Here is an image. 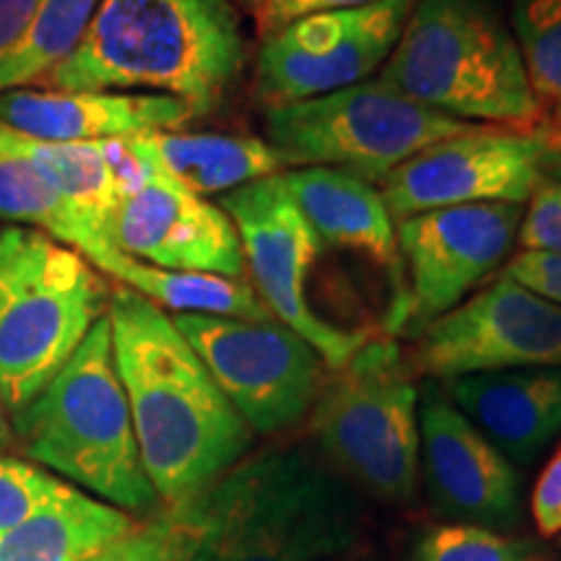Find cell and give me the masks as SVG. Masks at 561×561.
Listing matches in <instances>:
<instances>
[{
  "label": "cell",
  "instance_id": "6da1fadb",
  "mask_svg": "<svg viewBox=\"0 0 561 561\" xmlns=\"http://www.w3.org/2000/svg\"><path fill=\"white\" fill-rule=\"evenodd\" d=\"M107 320L146 476L178 507L248 458L255 434L167 310L117 286Z\"/></svg>",
  "mask_w": 561,
  "mask_h": 561
},
{
  "label": "cell",
  "instance_id": "7a4b0ae2",
  "mask_svg": "<svg viewBox=\"0 0 561 561\" xmlns=\"http://www.w3.org/2000/svg\"><path fill=\"white\" fill-rule=\"evenodd\" d=\"M248 66L229 0H102L76 50L39 83L50 91H136L208 115Z\"/></svg>",
  "mask_w": 561,
  "mask_h": 561
},
{
  "label": "cell",
  "instance_id": "3957f363",
  "mask_svg": "<svg viewBox=\"0 0 561 561\" xmlns=\"http://www.w3.org/2000/svg\"><path fill=\"white\" fill-rule=\"evenodd\" d=\"M24 460L128 515L161 507L140 460L130 405L112 354L107 314L55 380L11 413Z\"/></svg>",
  "mask_w": 561,
  "mask_h": 561
},
{
  "label": "cell",
  "instance_id": "277c9868",
  "mask_svg": "<svg viewBox=\"0 0 561 561\" xmlns=\"http://www.w3.org/2000/svg\"><path fill=\"white\" fill-rule=\"evenodd\" d=\"M380 81L455 121L543 128L500 0H416Z\"/></svg>",
  "mask_w": 561,
  "mask_h": 561
},
{
  "label": "cell",
  "instance_id": "5b68a950",
  "mask_svg": "<svg viewBox=\"0 0 561 561\" xmlns=\"http://www.w3.org/2000/svg\"><path fill=\"white\" fill-rule=\"evenodd\" d=\"M201 496L206 538L195 561H328L359 541L354 491L301 447L248 455Z\"/></svg>",
  "mask_w": 561,
  "mask_h": 561
},
{
  "label": "cell",
  "instance_id": "8992f818",
  "mask_svg": "<svg viewBox=\"0 0 561 561\" xmlns=\"http://www.w3.org/2000/svg\"><path fill=\"white\" fill-rule=\"evenodd\" d=\"M110 289L79 250L32 227L0 229V403L16 413L55 380Z\"/></svg>",
  "mask_w": 561,
  "mask_h": 561
},
{
  "label": "cell",
  "instance_id": "52a82bcc",
  "mask_svg": "<svg viewBox=\"0 0 561 561\" xmlns=\"http://www.w3.org/2000/svg\"><path fill=\"white\" fill-rule=\"evenodd\" d=\"M413 375L401 343L371 335L325 377L310 413V432L328 460L392 504L413 502L421 476V388Z\"/></svg>",
  "mask_w": 561,
  "mask_h": 561
},
{
  "label": "cell",
  "instance_id": "ba28073f",
  "mask_svg": "<svg viewBox=\"0 0 561 561\" xmlns=\"http://www.w3.org/2000/svg\"><path fill=\"white\" fill-rule=\"evenodd\" d=\"M479 128L409 100L380 79L265 110L268 144L284 164L325 167L382 185L430 146Z\"/></svg>",
  "mask_w": 561,
  "mask_h": 561
},
{
  "label": "cell",
  "instance_id": "9c48e42d",
  "mask_svg": "<svg viewBox=\"0 0 561 561\" xmlns=\"http://www.w3.org/2000/svg\"><path fill=\"white\" fill-rule=\"evenodd\" d=\"M252 434H278L310 419L325 362L278 320L172 314Z\"/></svg>",
  "mask_w": 561,
  "mask_h": 561
},
{
  "label": "cell",
  "instance_id": "30bf717a",
  "mask_svg": "<svg viewBox=\"0 0 561 561\" xmlns=\"http://www.w3.org/2000/svg\"><path fill=\"white\" fill-rule=\"evenodd\" d=\"M221 208L240 234L244 268L268 312L318 351L328 369H341L371 339L346 331L312 310L307 280L322 240L280 174H271L221 195Z\"/></svg>",
  "mask_w": 561,
  "mask_h": 561
},
{
  "label": "cell",
  "instance_id": "8fae6325",
  "mask_svg": "<svg viewBox=\"0 0 561 561\" xmlns=\"http://www.w3.org/2000/svg\"><path fill=\"white\" fill-rule=\"evenodd\" d=\"M546 180H561V144L549 130L479 125L430 146L382 182L392 219L479 203H528Z\"/></svg>",
  "mask_w": 561,
  "mask_h": 561
},
{
  "label": "cell",
  "instance_id": "7c38bea8",
  "mask_svg": "<svg viewBox=\"0 0 561 561\" xmlns=\"http://www.w3.org/2000/svg\"><path fill=\"white\" fill-rule=\"evenodd\" d=\"M523 210V203H479L396 221L405 284L390 307L388 335H419L500 271L517 242Z\"/></svg>",
  "mask_w": 561,
  "mask_h": 561
},
{
  "label": "cell",
  "instance_id": "4fadbf2b",
  "mask_svg": "<svg viewBox=\"0 0 561 561\" xmlns=\"http://www.w3.org/2000/svg\"><path fill=\"white\" fill-rule=\"evenodd\" d=\"M416 0H377L348 11L314 13L261 37L257 96L276 107L314 100L380 73Z\"/></svg>",
  "mask_w": 561,
  "mask_h": 561
},
{
  "label": "cell",
  "instance_id": "5bb4252c",
  "mask_svg": "<svg viewBox=\"0 0 561 561\" xmlns=\"http://www.w3.org/2000/svg\"><path fill=\"white\" fill-rule=\"evenodd\" d=\"M416 375L453 380L481 371L561 364V307L507 276L491 280L416 335Z\"/></svg>",
  "mask_w": 561,
  "mask_h": 561
},
{
  "label": "cell",
  "instance_id": "9a60e30c",
  "mask_svg": "<svg viewBox=\"0 0 561 561\" xmlns=\"http://www.w3.org/2000/svg\"><path fill=\"white\" fill-rule=\"evenodd\" d=\"M421 471L432 504L462 525L510 530L520 520V479L494 442L430 382L419 396Z\"/></svg>",
  "mask_w": 561,
  "mask_h": 561
},
{
  "label": "cell",
  "instance_id": "2e32d148",
  "mask_svg": "<svg viewBox=\"0 0 561 561\" xmlns=\"http://www.w3.org/2000/svg\"><path fill=\"white\" fill-rule=\"evenodd\" d=\"M115 248L153 268L244 278V252L234 221L146 161V172L117 208Z\"/></svg>",
  "mask_w": 561,
  "mask_h": 561
},
{
  "label": "cell",
  "instance_id": "e0dca14e",
  "mask_svg": "<svg viewBox=\"0 0 561 561\" xmlns=\"http://www.w3.org/2000/svg\"><path fill=\"white\" fill-rule=\"evenodd\" d=\"M193 117L185 102L140 91H0V125L53 144L140 138L180 130Z\"/></svg>",
  "mask_w": 561,
  "mask_h": 561
},
{
  "label": "cell",
  "instance_id": "ac0fdd59",
  "mask_svg": "<svg viewBox=\"0 0 561 561\" xmlns=\"http://www.w3.org/2000/svg\"><path fill=\"white\" fill-rule=\"evenodd\" d=\"M442 388L512 466H528L561 434V364L462 375Z\"/></svg>",
  "mask_w": 561,
  "mask_h": 561
},
{
  "label": "cell",
  "instance_id": "d6986e66",
  "mask_svg": "<svg viewBox=\"0 0 561 561\" xmlns=\"http://www.w3.org/2000/svg\"><path fill=\"white\" fill-rule=\"evenodd\" d=\"M280 178L322 242L362 252L371 263L392 273L398 280L392 297L396 305L403 294V268L396 219L380 187L325 167H297L280 172Z\"/></svg>",
  "mask_w": 561,
  "mask_h": 561
},
{
  "label": "cell",
  "instance_id": "ffe728a7",
  "mask_svg": "<svg viewBox=\"0 0 561 561\" xmlns=\"http://www.w3.org/2000/svg\"><path fill=\"white\" fill-rule=\"evenodd\" d=\"M130 149L153 170L201 198L231 191L284 172V157L268 140L227 133L161 130L128 138Z\"/></svg>",
  "mask_w": 561,
  "mask_h": 561
},
{
  "label": "cell",
  "instance_id": "44dd1931",
  "mask_svg": "<svg viewBox=\"0 0 561 561\" xmlns=\"http://www.w3.org/2000/svg\"><path fill=\"white\" fill-rule=\"evenodd\" d=\"M138 520L68 486L24 520L0 533V561H91Z\"/></svg>",
  "mask_w": 561,
  "mask_h": 561
},
{
  "label": "cell",
  "instance_id": "7402d4cb",
  "mask_svg": "<svg viewBox=\"0 0 561 561\" xmlns=\"http://www.w3.org/2000/svg\"><path fill=\"white\" fill-rule=\"evenodd\" d=\"M0 151L34 167L60 193V198L91 234L115 244L112 227L123 201V182L112 159V140L53 144V140L21 136L0 125Z\"/></svg>",
  "mask_w": 561,
  "mask_h": 561
},
{
  "label": "cell",
  "instance_id": "603a6c76",
  "mask_svg": "<svg viewBox=\"0 0 561 561\" xmlns=\"http://www.w3.org/2000/svg\"><path fill=\"white\" fill-rule=\"evenodd\" d=\"M102 273H107L121 286L138 291L140 297L159 305L161 310H172L174 314L276 320L244 278L153 268L149 263L133 261L121 250L102 265Z\"/></svg>",
  "mask_w": 561,
  "mask_h": 561
},
{
  "label": "cell",
  "instance_id": "cb8c5ba5",
  "mask_svg": "<svg viewBox=\"0 0 561 561\" xmlns=\"http://www.w3.org/2000/svg\"><path fill=\"white\" fill-rule=\"evenodd\" d=\"M0 219L47 231L55 240L79 250L96 271H102L117 252L115 244L102 242L83 227L60 193L34 167L5 151H0Z\"/></svg>",
  "mask_w": 561,
  "mask_h": 561
},
{
  "label": "cell",
  "instance_id": "d4e9b609",
  "mask_svg": "<svg viewBox=\"0 0 561 561\" xmlns=\"http://www.w3.org/2000/svg\"><path fill=\"white\" fill-rule=\"evenodd\" d=\"M102 0H37L19 45L0 60V91L42 83L76 50Z\"/></svg>",
  "mask_w": 561,
  "mask_h": 561
},
{
  "label": "cell",
  "instance_id": "484cf974",
  "mask_svg": "<svg viewBox=\"0 0 561 561\" xmlns=\"http://www.w3.org/2000/svg\"><path fill=\"white\" fill-rule=\"evenodd\" d=\"M507 19L541 110L543 130L561 144V0H510Z\"/></svg>",
  "mask_w": 561,
  "mask_h": 561
},
{
  "label": "cell",
  "instance_id": "4316f807",
  "mask_svg": "<svg viewBox=\"0 0 561 561\" xmlns=\"http://www.w3.org/2000/svg\"><path fill=\"white\" fill-rule=\"evenodd\" d=\"M206 538V507L203 496L161 507L110 543L91 561H195Z\"/></svg>",
  "mask_w": 561,
  "mask_h": 561
},
{
  "label": "cell",
  "instance_id": "83f0119b",
  "mask_svg": "<svg viewBox=\"0 0 561 561\" xmlns=\"http://www.w3.org/2000/svg\"><path fill=\"white\" fill-rule=\"evenodd\" d=\"M416 561H551L541 546L479 525H439L421 538Z\"/></svg>",
  "mask_w": 561,
  "mask_h": 561
},
{
  "label": "cell",
  "instance_id": "f1b7e54d",
  "mask_svg": "<svg viewBox=\"0 0 561 561\" xmlns=\"http://www.w3.org/2000/svg\"><path fill=\"white\" fill-rule=\"evenodd\" d=\"M66 486V481L30 460L13 455L0 458V533L24 520L39 504L55 500Z\"/></svg>",
  "mask_w": 561,
  "mask_h": 561
},
{
  "label": "cell",
  "instance_id": "f546056e",
  "mask_svg": "<svg viewBox=\"0 0 561 561\" xmlns=\"http://www.w3.org/2000/svg\"><path fill=\"white\" fill-rule=\"evenodd\" d=\"M520 252L561 255V180H546L528 198L517 229Z\"/></svg>",
  "mask_w": 561,
  "mask_h": 561
},
{
  "label": "cell",
  "instance_id": "4dcf8cb0",
  "mask_svg": "<svg viewBox=\"0 0 561 561\" xmlns=\"http://www.w3.org/2000/svg\"><path fill=\"white\" fill-rule=\"evenodd\" d=\"M525 289L561 307V255H543V252H517L504 263V273Z\"/></svg>",
  "mask_w": 561,
  "mask_h": 561
},
{
  "label": "cell",
  "instance_id": "1f68e13d",
  "mask_svg": "<svg viewBox=\"0 0 561 561\" xmlns=\"http://www.w3.org/2000/svg\"><path fill=\"white\" fill-rule=\"evenodd\" d=\"M377 0H268L261 11L255 13L257 19V32L261 37L284 30L291 21L314 16V13H328V11H348V9H362V5H371Z\"/></svg>",
  "mask_w": 561,
  "mask_h": 561
},
{
  "label": "cell",
  "instance_id": "d6a6232c",
  "mask_svg": "<svg viewBox=\"0 0 561 561\" xmlns=\"http://www.w3.org/2000/svg\"><path fill=\"white\" fill-rule=\"evenodd\" d=\"M533 523L543 538H553L561 533V445L553 453L549 466L543 468L541 479L533 489L530 500Z\"/></svg>",
  "mask_w": 561,
  "mask_h": 561
},
{
  "label": "cell",
  "instance_id": "836d02e7",
  "mask_svg": "<svg viewBox=\"0 0 561 561\" xmlns=\"http://www.w3.org/2000/svg\"><path fill=\"white\" fill-rule=\"evenodd\" d=\"M34 3L37 0H0V60L24 37L34 13Z\"/></svg>",
  "mask_w": 561,
  "mask_h": 561
},
{
  "label": "cell",
  "instance_id": "e575fe53",
  "mask_svg": "<svg viewBox=\"0 0 561 561\" xmlns=\"http://www.w3.org/2000/svg\"><path fill=\"white\" fill-rule=\"evenodd\" d=\"M16 450V439H13V424H11V413L0 403V458L11 455Z\"/></svg>",
  "mask_w": 561,
  "mask_h": 561
},
{
  "label": "cell",
  "instance_id": "d590c367",
  "mask_svg": "<svg viewBox=\"0 0 561 561\" xmlns=\"http://www.w3.org/2000/svg\"><path fill=\"white\" fill-rule=\"evenodd\" d=\"M240 3L244 5V9H248V11H252V13H257V11H261L263 9V5L265 3H268V0H240Z\"/></svg>",
  "mask_w": 561,
  "mask_h": 561
}]
</instances>
